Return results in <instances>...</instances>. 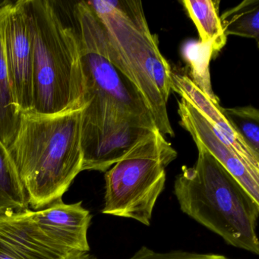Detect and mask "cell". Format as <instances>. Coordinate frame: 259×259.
<instances>
[{
  "mask_svg": "<svg viewBox=\"0 0 259 259\" xmlns=\"http://www.w3.org/2000/svg\"><path fill=\"white\" fill-rule=\"evenodd\" d=\"M63 259H96L92 254L89 252H84V251H79V252L75 253V254H71L67 256Z\"/></svg>",
  "mask_w": 259,
  "mask_h": 259,
  "instance_id": "obj_21",
  "label": "cell"
},
{
  "mask_svg": "<svg viewBox=\"0 0 259 259\" xmlns=\"http://www.w3.org/2000/svg\"><path fill=\"white\" fill-rule=\"evenodd\" d=\"M177 152L158 130L106 171L102 213L151 225L166 183V168Z\"/></svg>",
  "mask_w": 259,
  "mask_h": 259,
  "instance_id": "obj_5",
  "label": "cell"
},
{
  "mask_svg": "<svg viewBox=\"0 0 259 259\" xmlns=\"http://www.w3.org/2000/svg\"><path fill=\"white\" fill-rule=\"evenodd\" d=\"M28 196L9 148L0 141V216L28 210Z\"/></svg>",
  "mask_w": 259,
  "mask_h": 259,
  "instance_id": "obj_14",
  "label": "cell"
},
{
  "mask_svg": "<svg viewBox=\"0 0 259 259\" xmlns=\"http://www.w3.org/2000/svg\"><path fill=\"white\" fill-rule=\"evenodd\" d=\"M178 113L180 124L191 135L195 143L207 150L259 202L258 172L247 166L198 110L183 98L178 102Z\"/></svg>",
  "mask_w": 259,
  "mask_h": 259,
  "instance_id": "obj_10",
  "label": "cell"
},
{
  "mask_svg": "<svg viewBox=\"0 0 259 259\" xmlns=\"http://www.w3.org/2000/svg\"><path fill=\"white\" fill-rule=\"evenodd\" d=\"M183 57L190 66L192 82L213 103H219L212 89L210 75V60L213 51L210 45H202L199 41H191L183 48Z\"/></svg>",
  "mask_w": 259,
  "mask_h": 259,
  "instance_id": "obj_17",
  "label": "cell"
},
{
  "mask_svg": "<svg viewBox=\"0 0 259 259\" xmlns=\"http://www.w3.org/2000/svg\"><path fill=\"white\" fill-rule=\"evenodd\" d=\"M0 238L22 259H63L72 254L57 249L40 236L28 210L0 216Z\"/></svg>",
  "mask_w": 259,
  "mask_h": 259,
  "instance_id": "obj_12",
  "label": "cell"
},
{
  "mask_svg": "<svg viewBox=\"0 0 259 259\" xmlns=\"http://www.w3.org/2000/svg\"><path fill=\"white\" fill-rule=\"evenodd\" d=\"M157 130L116 109L82 112V171L106 172Z\"/></svg>",
  "mask_w": 259,
  "mask_h": 259,
  "instance_id": "obj_7",
  "label": "cell"
},
{
  "mask_svg": "<svg viewBox=\"0 0 259 259\" xmlns=\"http://www.w3.org/2000/svg\"><path fill=\"white\" fill-rule=\"evenodd\" d=\"M74 16L87 107L114 108L157 128L134 84L110 58L104 30L87 1L75 6Z\"/></svg>",
  "mask_w": 259,
  "mask_h": 259,
  "instance_id": "obj_6",
  "label": "cell"
},
{
  "mask_svg": "<svg viewBox=\"0 0 259 259\" xmlns=\"http://www.w3.org/2000/svg\"><path fill=\"white\" fill-rule=\"evenodd\" d=\"M171 80V90L174 91L181 96V98L195 107L218 133L220 138L230 145L242 161L254 172L259 174L258 154H255L247 145L233 128L219 103H213L209 99L187 75L172 72Z\"/></svg>",
  "mask_w": 259,
  "mask_h": 259,
  "instance_id": "obj_11",
  "label": "cell"
},
{
  "mask_svg": "<svg viewBox=\"0 0 259 259\" xmlns=\"http://www.w3.org/2000/svg\"><path fill=\"white\" fill-rule=\"evenodd\" d=\"M0 259H22L16 251L0 238Z\"/></svg>",
  "mask_w": 259,
  "mask_h": 259,
  "instance_id": "obj_20",
  "label": "cell"
},
{
  "mask_svg": "<svg viewBox=\"0 0 259 259\" xmlns=\"http://www.w3.org/2000/svg\"><path fill=\"white\" fill-rule=\"evenodd\" d=\"M32 37V110L56 114L85 107L76 32L63 25L52 3L22 0Z\"/></svg>",
  "mask_w": 259,
  "mask_h": 259,
  "instance_id": "obj_4",
  "label": "cell"
},
{
  "mask_svg": "<svg viewBox=\"0 0 259 259\" xmlns=\"http://www.w3.org/2000/svg\"><path fill=\"white\" fill-rule=\"evenodd\" d=\"M128 259H233L219 254L195 253L176 250L159 252L147 246H142Z\"/></svg>",
  "mask_w": 259,
  "mask_h": 259,
  "instance_id": "obj_19",
  "label": "cell"
},
{
  "mask_svg": "<svg viewBox=\"0 0 259 259\" xmlns=\"http://www.w3.org/2000/svg\"><path fill=\"white\" fill-rule=\"evenodd\" d=\"M104 30L107 51L115 66L142 97L163 136L174 137L167 104L172 69L150 31L139 0L87 1Z\"/></svg>",
  "mask_w": 259,
  "mask_h": 259,
  "instance_id": "obj_2",
  "label": "cell"
},
{
  "mask_svg": "<svg viewBox=\"0 0 259 259\" xmlns=\"http://www.w3.org/2000/svg\"><path fill=\"white\" fill-rule=\"evenodd\" d=\"M225 35L254 39L259 42V0H244L221 16Z\"/></svg>",
  "mask_w": 259,
  "mask_h": 259,
  "instance_id": "obj_16",
  "label": "cell"
},
{
  "mask_svg": "<svg viewBox=\"0 0 259 259\" xmlns=\"http://www.w3.org/2000/svg\"><path fill=\"white\" fill-rule=\"evenodd\" d=\"M0 42L16 105L32 110V37L22 0L0 6Z\"/></svg>",
  "mask_w": 259,
  "mask_h": 259,
  "instance_id": "obj_8",
  "label": "cell"
},
{
  "mask_svg": "<svg viewBox=\"0 0 259 259\" xmlns=\"http://www.w3.org/2000/svg\"><path fill=\"white\" fill-rule=\"evenodd\" d=\"M36 230L50 245L66 254L90 251L88 230L92 216L81 201L65 204L61 200L43 210H28Z\"/></svg>",
  "mask_w": 259,
  "mask_h": 259,
  "instance_id": "obj_9",
  "label": "cell"
},
{
  "mask_svg": "<svg viewBox=\"0 0 259 259\" xmlns=\"http://www.w3.org/2000/svg\"><path fill=\"white\" fill-rule=\"evenodd\" d=\"M181 3L198 30L200 43L210 45L215 58L227 43L219 16V0H183Z\"/></svg>",
  "mask_w": 259,
  "mask_h": 259,
  "instance_id": "obj_13",
  "label": "cell"
},
{
  "mask_svg": "<svg viewBox=\"0 0 259 259\" xmlns=\"http://www.w3.org/2000/svg\"><path fill=\"white\" fill-rule=\"evenodd\" d=\"M4 4V1H0V6Z\"/></svg>",
  "mask_w": 259,
  "mask_h": 259,
  "instance_id": "obj_22",
  "label": "cell"
},
{
  "mask_svg": "<svg viewBox=\"0 0 259 259\" xmlns=\"http://www.w3.org/2000/svg\"><path fill=\"white\" fill-rule=\"evenodd\" d=\"M224 112L238 134L259 155V112L253 106L224 108Z\"/></svg>",
  "mask_w": 259,
  "mask_h": 259,
  "instance_id": "obj_18",
  "label": "cell"
},
{
  "mask_svg": "<svg viewBox=\"0 0 259 259\" xmlns=\"http://www.w3.org/2000/svg\"><path fill=\"white\" fill-rule=\"evenodd\" d=\"M83 109L56 114L21 113L17 134L8 148L33 208L61 200L82 171Z\"/></svg>",
  "mask_w": 259,
  "mask_h": 259,
  "instance_id": "obj_1",
  "label": "cell"
},
{
  "mask_svg": "<svg viewBox=\"0 0 259 259\" xmlns=\"http://www.w3.org/2000/svg\"><path fill=\"white\" fill-rule=\"evenodd\" d=\"M20 119L21 112L13 96L0 42V141L7 148L17 134Z\"/></svg>",
  "mask_w": 259,
  "mask_h": 259,
  "instance_id": "obj_15",
  "label": "cell"
},
{
  "mask_svg": "<svg viewBox=\"0 0 259 259\" xmlns=\"http://www.w3.org/2000/svg\"><path fill=\"white\" fill-rule=\"evenodd\" d=\"M196 146L195 166H183L174 182L180 209L228 245L257 255L259 202L207 150Z\"/></svg>",
  "mask_w": 259,
  "mask_h": 259,
  "instance_id": "obj_3",
  "label": "cell"
}]
</instances>
